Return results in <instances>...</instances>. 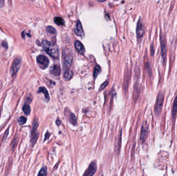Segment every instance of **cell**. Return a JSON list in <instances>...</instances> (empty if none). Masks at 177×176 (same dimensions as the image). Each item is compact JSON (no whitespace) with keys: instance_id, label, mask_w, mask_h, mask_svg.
<instances>
[{"instance_id":"obj_28","label":"cell","mask_w":177,"mask_h":176,"mask_svg":"<svg viewBox=\"0 0 177 176\" xmlns=\"http://www.w3.org/2000/svg\"><path fill=\"white\" fill-rule=\"evenodd\" d=\"M2 45H3L4 47H5V48H8V44H7V43H6V42H3V43H2Z\"/></svg>"},{"instance_id":"obj_2","label":"cell","mask_w":177,"mask_h":176,"mask_svg":"<svg viewBox=\"0 0 177 176\" xmlns=\"http://www.w3.org/2000/svg\"><path fill=\"white\" fill-rule=\"evenodd\" d=\"M164 96L163 93L160 92L158 94L157 98L156 103L155 110H154V113L156 117H158L162 112V110L163 105V102H164Z\"/></svg>"},{"instance_id":"obj_24","label":"cell","mask_w":177,"mask_h":176,"mask_svg":"<svg viewBox=\"0 0 177 176\" xmlns=\"http://www.w3.org/2000/svg\"><path fill=\"white\" fill-rule=\"evenodd\" d=\"M26 121V118L24 116H21L20 117L19 119H18V122L19 125H24Z\"/></svg>"},{"instance_id":"obj_1","label":"cell","mask_w":177,"mask_h":176,"mask_svg":"<svg viewBox=\"0 0 177 176\" xmlns=\"http://www.w3.org/2000/svg\"><path fill=\"white\" fill-rule=\"evenodd\" d=\"M42 44L45 50L50 56L54 58H58L59 57V50L56 45L46 40L42 41Z\"/></svg>"},{"instance_id":"obj_27","label":"cell","mask_w":177,"mask_h":176,"mask_svg":"<svg viewBox=\"0 0 177 176\" xmlns=\"http://www.w3.org/2000/svg\"><path fill=\"white\" fill-rule=\"evenodd\" d=\"M50 136V133H49L48 132H47V133H46V134H45L44 141L46 140H47V139H49V138Z\"/></svg>"},{"instance_id":"obj_22","label":"cell","mask_w":177,"mask_h":176,"mask_svg":"<svg viewBox=\"0 0 177 176\" xmlns=\"http://www.w3.org/2000/svg\"><path fill=\"white\" fill-rule=\"evenodd\" d=\"M101 69L99 66H96L95 67V70L94 71V77L95 79L97 77V75L101 72Z\"/></svg>"},{"instance_id":"obj_25","label":"cell","mask_w":177,"mask_h":176,"mask_svg":"<svg viewBox=\"0 0 177 176\" xmlns=\"http://www.w3.org/2000/svg\"><path fill=\"white\" fill-rule=\"evenodd\" d=\"M108 82H104V83H103V84L101 85V87H100V88H99L100 90H103L104 88H105V87L107 86V85H108Z\"/></svg>"},{"instance_id":"obj_30","label":"cell","mask_w":177,"mask_h":176,"mask_svg":"<svg viewBox=\"0 0 177 176\" xmlns=\"http://www.w3.org/2000/svg\"><path fill=\"white\" fill-rule=\"evenodd\" d=\"M56 123H57V125H59V124L60 125L61 124V121H60V120H59V119H58L57 120V121H56Z\"/></svg>"},{"instance_id":"obj_11","label":"cell","mask_w":177,"mask_h":176,"mask_svg":"<svg viewBox=\"0 0 177 176\" xmlns=\"http://www.w3.org/2000/svg\"><path fill=\"white\" fill-rule=\"evenodd\" d=\"M75 48L77 50V51L81 54H83L85 52V49L84 45L79 41L77 40L75 43Z\"/></svg>"},{"instance_id":"obj_5","label":"cell","mask_w":177,"mask_h":176,"mask_svg":"<svg viewBox=\"0 0 177 176\" xmlns=\"http://www.w3.org/2000/svg\"><path fill=\"white\" fill-rule=\"evenodd\" d=\"M37 62L41 68L46 69L49 65V61L48 58L45 55H40L37 57Z\"/></svg>"},{"instance_id":"obj_14","label":"cell","mask_w":177,"mask_h":176,"mask_svg":"<svg viewBox=\"0 0 177 176\" xmlns=\"http://www.w3.org/2000/svg\"><path fill=\"white\" fill-rule=\"evenodd\" d=\"M39 125V123H38V121L37 119H35L34 120L33 125H32V129H31V135L35 134V133H36V131L37 129L38 128Z\"/></svg>"},{"instance_id":"obj_20","label":"cell","mask_w":177,"mask_h":176,"mask_svg":"<svg viewBox=\"0 0 177 176\" xmlns=\"http://www.w3.org/2000/svg\"><path fill=\"white\" fill-rule=\"evenodd\" d=\"M47 32L50 34H56L57 33V31L55 30V28L51 26H48L47 27Z\"/></svg>"},{"instance_id":"obj_33","label":"cell","mask_w":177,"mask_h":176,"mask_svg":"<svg viewBox=\"0 0 177 176\" xmlns=\"http://www.w3.org/2000/svg\"><path fill=\"white\" fill-rule=\"evenodd\" d=\"M31 1H33V0H31Z\"/></svg>"},{"instance_id":"obj_17","label":"cell","mask_w":177,"mask_h":176,"mask_svg":"<svg viewBox=\"0 0 177 176\" xmlns=\"http://www.w3.org/2000/svg\"><path fill=\"white\" fill-rule=\"evenodd\" d=\"M54 21L55 23L59 26H63L65 24L64 20L59 17H57L54 18Z\"/></svg>"},{"instance_id":"obj_29","label":"cell","mask_w":177,"mask_h":176,"mask_svg":"<svg viewBox=\"0 0 177 176\" xmlns=\"http://www.w3.org/2000/svg\"><path fill=\"white\" fill-rule=\"evenodd\" d=\"M4 0H0V7H2L4 5Z\"/></svg>"},{"instance_id":"obj_7","label":"cell","mask_w":177,"mask_h":176,"mask_svg":"<svg viewBox=\"0 0 177 176\" xmlns=\"http://www.w3.org/2000/svg\"><path fill=\"white\" fill-rule=\"evenodd\" d=\"M97 169V166L94 162L91 163L88 169L86 171V173L84 174L85 176H93L95 174Z\"/></svg>"},{"instance_id":"obj_21","label":"cell","mask_w":177,"mask_h":176,"mask_svg":"<svg viewBox=\"0 0 177 176\" xmlns=\"http://www.w3.org/2000/svg\"><path fill=\"white\" fill-rule=\"evenodd\" d=\"M70 119L71 122L73 124V125H74V126H76L77 125V118H76V117L75 116V115L74 114L72 113V114H70Z\"/></svg>"},{"instance_id":"obj_23","label":"cell","mask_w":177,"mask_h":176,"mask_svg":"<svg viewBox=\"0 0 177 176\" xmlns=\"http://www.w3.org/2000/svg\"><path fill=\"white\" fill-rule=\"evenodd\" d=\"M38 176H46L47 175V168L46 167H43L41 171H40L38 174Z\"/></svg>"},{"instance_id":"obj_3","label":"cell","mask_w":177,"mask_h":176,"mask_svg":"<svg viewBox=\"0 0 177 176\" xmlns=\"http://www.w3.org/2000/svg\"><path fill=\"white\" fill-rule=\"evenodd\" d=\"M63 69H70L73 62V56L69 51H63Z\"/></svg>"},{"instance_id":"obj_19","label":"cell","mask_w":177,"mask_h":176,"mask_svg":"<svg viewBox=\"0 0 177 176\" xmlns=\"http://www.w3.org/2000/svg\"><path fill=\"white\" fill-rule=\"evenodd\" d=\"M22 110L25 115H29L31 113V108L28 104H25L22 108Z\"/></svg>"},{"instance_id":"obj_4","label":"cell","mask_w":177,"mask_h":176,"mask_svg":"<svg viewBox=\"0 0 177 176\" xmlns=\"http://www.w3.org/2000/svg\"><path fill=\"white\" fill-rule=\"evenodd\" d=\"M21 64V60L20 58H16L13 62L10 69V73L13 77L16 75L19 71Z\"/></svg>"},{"instance_id":"obj_18","label":"cell","mask_w":177,"mask_h":176,"mask_svg":"<svg viewBox=\"0 0 177 176\" xmlns=\"http://www.w3.org/2000/svg\"><path fill=\"white\" fill-rule=\"evenodd\" d=\"M38 138V133H36L35 134L32 135L31 137V143L32 146H34V144L36 143L37 139Z\"/></svg>"},{"instance_id":"obj_12","label":"cell","mask_w":177,"mask_h":176,"mask_svg":"<svg viewBox=\"0 0 177 176\" xmlns=\"http://www.w3.org/2000/svg\"><path fill=\"white\" fill-rule=\"evenodd\" d=\"M63 77L66 80H69L73 77V72L70 69H63Z\"/></svg>"},{"instance_id":"obj_31","label":"cell","mask_w":177,"mask_h":176,"mask_svg":"<svg viewBox=\"0 0 177 176\" xmlns=\"http://www.w3.org/2000/svg\"><path fill=\"white\" fill-rule=\"evenodd\" d=\"M105 18L107 19V20H110V18H109V15H106V16H105Z\"/></svg>"},{"instance_id":"obj_15","label":"cell","mask_w":177,"mask_h":176,"mask_svg":"<svg viewBox=\"0 0 177 176\" xmlns=\"http://www.w3.org/2000/svg\"><path fill=\"white\" fill-rule=\"evenodd\" d=\"M38 92H43L45 95V99L47 101H49L50 100V97H49V93L47 91V90L46 89V88L44 87H40L39 89H38Z\"/></svg>"},{"instance_id":"obj_32","label":"cell","mask_w":177,"mask_h":176,"mask_svg":"<svg viewBox=\"0 0 177 176\" xmlns=\"http://www.w3.org/2000/svg\"><path fill=\"white\" fill-rule=\"evenodd\" d=\"M98 2H105L107 0H97Z\"/></svg>"},{"instance_id":"obj_26","label":"cell","mask_w":177,"mask_h":176,"mask_svg":"<svg viewBox=\"0 0 177 176\" xmlns=\"http://www.w3.org/2000/svg\"><path fill=\"white\" fill-rule=\"evenodd\" d=\"M12 148H13V150H14V149L15 148V147L17 145V142H16V139H14L13 140V142L12 143Z\"/></svg>"},{"instance_id":"obj_13","label":"cell","mask_w":177,"mask_h":176,"mask_svg":"<svg viewBox=\"0 0 177 176\" xmlns=\"http://www.w3.org/2000/svg\"><path fill=\"white\" fill-rule=\"evenodd\" d=\"M161 54L163 61H164L166 56V48L165 43L163 40L161 42Z\"/></svg>"},{"instance_id":"obj_6","label":"cell","mask_w":177,"mask_h":176,"mask_svg":"<svg viewBox=\"0 0 177 176\" xmlns=\"http://www.w3.org/2000/svg\"><path fill=\"white\" fill-rule=\"evenodd\" d=\"M149 132V128L148 126L147 123H144V124L142 126L141 130V134H140V140L144 142L146 139V137L148 135Z\"/></svg>"},{"instance_id":"obj_16","label":"cell","mask_w":177,"mask_h":176,"mask_svg":"<svg viewBox=\"0 0 177 176\" xmlns=\"http://www.w3.org/2000/svg\"><path fill=\"white\" fill-rule=\"evenodd\" d=\"M177 112V95L175 99V100L174 101V104H173V110H172V116L173 118L174 119L176 115V113Z\"/></svg>"},{"instance_id":"obj_10","label":"cell","mask_w":177,"mask_h":176,"mask_svg":"<svg viewBox=\"0 0 177 176\" xmlns=\"http://www.w3.org/2000/svg\"><path fill=\"white\" fill-rule=\"evenodd\" d=\"M75 32L76 35H77L78 36H81L82 37H83L85 35V33H84V32L82 28V24L79 21H78L77 23L76 29L75 30Z\"/></svg>"},{"instance_id":"obj_9","label":"cell","mask_w":177,"mask_h":176,"mask_svg":"<svg viewBox=\"0 0 177 176\" xmlns=\"http://www.w3.org/2000/svg\"><path fill=\"white\" fill-rule=\"evenodd\" d=\"M50 73L54 76H59L61 73V68L58 65H53L50 69Z\"/></svg>"},{"instance_id":"obj_8","label":"cell","mask_w":177,"mask_h":176,"mask_svg":"<svg viewBox=\"0 0 177 176\" xmlns=\"http://www.w3.org/2000/svg\"><path fill=\"white\" fill-rule=\"evenodd\" d=\"M137 36L138 38H141L143 35L144 33V28L142 22L141 21L140 19L138 21L137 26V30H136Z\"/></svg>"}]
</instances>
